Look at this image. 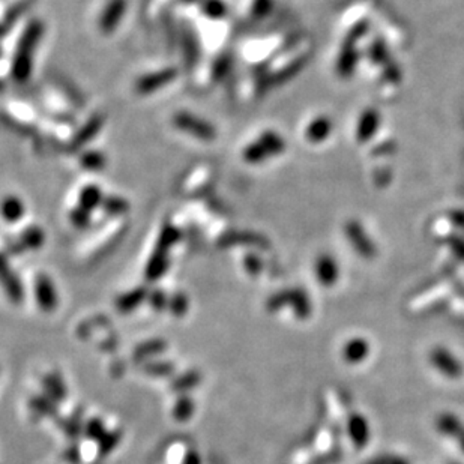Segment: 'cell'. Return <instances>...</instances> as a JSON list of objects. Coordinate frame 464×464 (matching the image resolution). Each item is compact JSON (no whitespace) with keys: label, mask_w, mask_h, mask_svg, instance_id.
Returning a JSON list of instances; mask_svg holds the SVG:
<instances>
[{"label":"cell","mask_w":464,"mask_h":464,"mask_svg":"<svg viewBox=\"0 0 464 464\" xmlns=\"http://www.w3.org/2000/svg\"><path fill=\"white\" fill-rule=\"evenodd\" d=\"M36 299H38L40 307L45 311L50 313L56 308L58 305V299H56V292L53 289V284L50 283L49 278L40 276L36 281Z\"/></svg>","instance_id":"obj_1"},{"label":"cell","mask_w":464,"mask_h":464,"mask_svg":"<svg viewBox=\"0 0 464 464\" xmlns=\"http://www.w3.org/2000/svg\"><path fill=\"white\" fill-rule=\"evenodd\" d=\"M0 281H2L3 289L8 293L9 299H11L14 304L22 302L23 290L20 287V283H18V280L13 275V272H9V269L6 267L2 258H0Z\"/></svg>","instance_id":"obj_2"},{"label":"cell","mask_w":464,"mask_h":464,"mask_svg":"<svg viewBox=\"0 0 464 464\" xmlns=\"http://www.w3.org/2000/svg\"><path fill=\"white\" fill-rule=\"evenodd\" d=\"M433 362H434L436 367L442 370V373L448 374L451 377L458 376L460 371H461V367H460L458 362L454 359L448 354V351H445V350H436L433 354Z\"/></svg>","instance_id":"obj_3"},{"label":"cell","mask_w":464,"mask_h":464,"mask_svg":"<svg viewBox=\"0 0 464 464\" xmlns=\"http://www.w3.org/2000/svg\"><path fill=\"white\" fill-rule=\"evenodd\" d=\"M440 429L447 431L448 434L454 436V438H457L461 448L464 449V429L461 426V424L457 421V417H452V416H442L440 417Z\"/></svg>","instance_id":"obj_4"},{"label":"cell","mask_w":464,"mask_h":464,"mask_svg":"<svg viewBox=\"0 0 464 464\" xmlns=\"http://www.w3.org/2000/svg\"><path fill=\"white\" fill-rule=\"evenodd\" d=\"M143 296H144V292H142V290H138L133 295L129 293V295L125 296V298H122L117 302V307L120 310H124V313H126L128 310H133L134 307H137V305L140 304V301L143 299Z\"/></svg>","instance_id":"obj_5"},{"label":"cell","mask_w":464,"mask_h":464,"mask_svg":"<svg viewBox=\"0 0 464 464\" xmlns=\"http://www.w3.org/2000/svg\"><path fill=\"white\" fill-rule=\"evenodd\" d=\"M367 354V346L364 341L356 340L354 342H350L347 350H346V356L350 361H361V358Z\"/></svg>","instance_id":"obj_6"},{"label":"cell","mask_w":464,"mask_h":464,"mask_svg":"<svg viewBox=\"0 0 464 464\" xmlns=\"http://www.w3.org/2000/svg\"><path fill=\"white\" fill-rule=\"evenodd\" d=\"M45 386H47V391L50 392L51 397H54L56 400H62L65 397V388L60 382V379H58L56 376H50L47 380H45Z\"/></svg>","instance_id":"obj_7"},{"label":"cell","mask_w":464,"mask_h":464,"mask_svg":"<svg viewBox=\"0 0 464 464\" xmlns=\"http://www.w3.org/2000/svg\"><path fill=\"white\" fill-rule=\"evenodd\" d=\"M192 415V401H190L188 398H182V400L178 401L174 409V416L178 421H185L187 417Z\"/></svg>","instance_id":"obj_8"},{"label":"cell","mask_w":464,"mask_h":464,"mask_svg":"<svg viewBox=\"0 0 464 464\" xmlns=\"http://www.w3.org/2000/svg\"><path fill=\"white\" fill-rule=\"evenodd\" d=\"M32 409L41 415H50L53 411V406L50 404L49 400H45V398H36V400L32 401Z\"/></svg>","instance_id":"obj_9"},{"label":"cell","mask_w":464,"mask_h":464,"mask_svg":"<svg viewBox=\"0 0 464 464\" xmlns=\"http://www.w3.org/2000/svg\"><path fill=\"white\" fill-rule=\"evenodd\" d=\"M117 439H119V434L116 433L107 434V438L103 440V443H101V454H107L108 451L113 449L116 447Z\"/></svg>","instance_id":"obj_10"},{"label":"cell","mask_w":464,"mask_h":464,"mask_svg":"<svg viewBox=\"0 0 464 464\" xmlns=\"http://www.w3.org/2000/svg\"><path fill=\"white\" fill-rule=\"evenodd\" d=\"M88 434L90 436V438H101V436L104 434V425H103V422L98 421V420L92 421L88 425Z\"/></svg>","instance_id":"obj_11"},{"label":"cell","mask_w":464,"mask_h":464,"mask_svg":"<svg viewBox=\"0 0 464 464\" xmlns=\"http://www.w3.org/2000/svg\"><path fill=\"white\" fill-rule=\"evenodd\" d=\"M172 310L176 315L183 314L185 310H187V301H185L183 298H176L174 302L172 304Z\"/></svg>","instance_id":"obj_12"},{"label":"cell","mask_w":464,"mask_h":464,"mask_svg":"<svg viewBox=\"0 0 464 464\" xmlns=\"http://www.w3.org/2000/svg\"><path fill=\"white\" fill-rule=\"evenodd\" d=\"M147 370H154V371H152L154 374H156V376H163V374L170 373V371H169V370H170V365H164V364L158 365V364H155V365L149 367Z\"/></svg>","instance_id":"obj_13"},{"label":"cell","mask_w":464,"mask_h":464,"mask_svg":"<svg viewBox=\"0 0 464 464\" xmlns=\"http://www.w3.org/2000/svg\"><path fill=\"white\" fill-rule=\"evenodd\" d=\"M183 464H200V458L196 452H190L187 458H185Z\"/></svg>","instance_id":"obj_14"}]
</instances>
